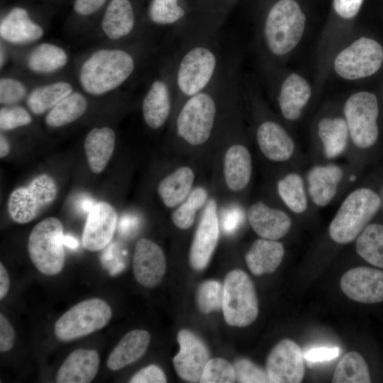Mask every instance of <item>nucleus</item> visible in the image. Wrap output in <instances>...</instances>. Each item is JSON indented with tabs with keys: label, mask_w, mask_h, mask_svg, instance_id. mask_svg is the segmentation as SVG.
Masks as SVG:
<instances>
[{
	"label": "nucleus",
	"mask_w": 383,
	"mask_h": 383,
	"mask_svg": "<svg viewBox=\"0 0 383 383\" xmlns=\"http://www.w3.org/2000/svg\"><path fill=\"white\" fill-rule=\"evenodd\" d=\"M220 57L216 48L205 40L186 48L173 70V87L185 99L208 89L217 79Z\"/></svg>",
	"instance_id": "obj_1"
},
{
	"label": "nucleus",
	"mask_w": 383,
	"mask_h": 383,
	"mask_svg": "<svg viewBox=\"0 0 383 383\" xmlns=\"http://www.w3.org/2000/svg\"><path fill=\"white\" fill-rule=\"evenodd\" d=\"M135 61L120 49H102L94 52L82 65L79 82L83 89L94 96L112 91L132 74Z\"/></svg>",
	"instance_id": "obj_2"
},
{
	"label": "nucleus",
	"mask_w": 383,
	"mask_h": 383,
	"mask_svg": "<svg viewBox=\"0 0 383 383\" xmlns=\"http://www.w3.org/2000/svg\"><path fill=\"white\" fill-rule=\"evenodd\" d=\"M381 206L378 194L367 188L358 189L343 201L329 226L331 238L340 244L352 242L361 233Z\"/></svg>",
	"instance_id": "obj_3"
},
{
	"label": "nucleus",
	"mask_w": 383,
	"mask_h": 383,
	"mask_svg": "<svg viewBox=\"0 0 383 383\" xmlns=\"http://www.w3.org/2000/svg\"><path fill=\"white\" fill-rule=\"evenodd\" d=\"M218 79L206 90L186 99L178 113L177 135L191 145L205 143L212 133L217 113L214 91Z\"/></svg>",
	"instance_id": "obj_4"
},
{
	"label": "nucleus",
	"mask_w": 383,
	"mask_h": 383,
	"mask_svg": "<svg viewBox=\"0 0 383 383\" xmlns=\"http://www.w3.org/2000/svg\"><path fill=\"white\" fill-rule=\"evenodd\" d=\"M305 27V16L294 0H279L266 18L264 35L270 50L282 55L299 42Z\"/></svg>",
	"instance_id": "obj_5"
},
{
	"label": "nucleus",
	"mask_w": 383,
	"mask_h": 383,
	"mask_svg": "<svg viewBox=\"0 0 383 383\" xmlns=\"http://www.w3.org/2000/svg\"><path fill=\"white\" fill-rule=\"evenodd\" d=\"M63 226L55 217H49L36 224L31 231L28 243L30 259L42 274L53 276L59 274L65 264Z\"/></svg>",
	"instance_id": "obj_6"
},
{
	"label": "nucleus",
	"mask_w": 383,
	"mask_h": 383,
	"mask_svg": "<svg viewBox=\"0 0 383 383\" xmlns=\"http://www.w3.org/2000/svg\"><path fill=\"white\" fill-rule=\"evenodd\" d=\"M222 310L226 323L232 326L246 327L258 315V300L249 276L243 270L229 272L224 280Z\"/></svg>",
	"instance_id": "obj_7"
},
{
	"label": "nucleus",
	"mask_w": 383,
	"mask_h": 383,
	"mask_svg": "<svg viewBox=\"0 0 383 383\" xmlns=\"http://www.w3.org/2000/svg\"><path fill=\"white\" fill-rule=\"evenodd\" d=\"M112 316L108 303L99 298L84 300L71 307L55 322V336L62 341L73 340L106 326Z\"/></svg>",
	"instance_id": "obj_8"
},
{
	"label": "nucleus",
	"mask_w": 383,
	"mask_h": 383,
	"mask_svg": "<svg viewBox=\"0 0 383 383\" xmlns=\"http://www.w3.org/2000/svg\"><path fill=\"white\" fill-rule=\"evenodd\" d=\"M57 194L55 181L47 174H40L27 187L16 188L10 194L9 214L18 223H28L55 201Z\"/></svg>",
	"instance_id": "obj_9"
},
{
	"label": "nucleus",
	"mask_w": 383,
	"mask_h": 383,
	"mask_svg": "<svg viewBox=\"0 0 383 383\" xmlns=\"http://www.w3.org/2000/svg\"><path fill=\"white\" fill-rule=\"evenodd\" d=\"M344 113L355 145L360 148L373 145L379 135L377 124L379 108L376 96L367 91L353 94L345 104Z\"/></svg>",
	"instance_id": "obj_10"
},
{
	"label": "nucleus",
	"mask_w": 383,
	"mask_h": 383,
	"mask_svg": "<svg viewBox=\"0 0 383 383\" xmlns=\"http://www.w3.org/2000/svg\"><path fill=\"white\" fill-rule=\"evenodd\" d=\"M382 62V46L374 40L362 37L338 55L334 67L340 77L357 79L376 73Z\"/></svg>",
	"instance_id": "obj_11"
},
{
	"label": "nucleus",
	"mask_w": 383,
	"mask_h": 383,
	"mask_svg": "<svg viewBox=\"0 0 383 383\" xmlns=\"http://www.w3.org/2000/svg\"><path fill=\"white\" fill-rule=\"evenodd\" d=\"M266 372L270 382H301L305 367L304 353L299 345L289 339L279 342L267 357Z\"/></svg>",
	"instance_id": "obj_12"
},
{
	"label": "nucleus",
	"mask_w": 383,
	"mask_h": 383,
	"mask_svg": "<svg viewBox=\"0 0 383 383\" xmlns=\"http://www.w3.org/2000/svg\"><path fill=\"white\" fill-rule=\"evenodd\" d=\"M218 238L217 203L211 198L206 204L190 247L189 260L194 270L201 271L208 265Z\"/></svg>",
	"instance_id": "obj_13"
},
{
	"label": "nucleus",
	"mask_w": 383,
	"mask_h": 383,
	"mask_svg": "<svg viewBox=\"0 0 383 383\" xmlns=\"http://www.w3.org/2000/svg\"><path fill=\"white\" fill-rule=\"evenodd\" d=\"M179 353L173 365L179 377L189 382L200 381L204 367L210 360L205 343L193 332L182 329L177 334Z\"/></svg>",
	"instance_id": "obj_14"
},
{
	"label": "nucleus",
	"mask_w": 383,
	"mask_h": 383,
	"mask_svg": "<svg viewBox=\"0 0 383 383\" xmlns=\"http://www.w3.org/2000/svg\"><path fill=\"white\" fill-rule=\"evenodd\" d=\"M340 288L350 299L365 304L383 301V271L358 267L346 272L341 277Z\"/></svg>",
	"instance_id": "obj_15"
},
{
	"label": "nucleus",
	"mask_w": 383,
	"mask_h": 383,
	"mask_svg": "<svg viewBox=\"0 0 383 383\" xmlns=\"http://www.w3.org/2000/svg\"><path fill=\"white\" fill-rule=\"evenodd\" d=\"M117 225V213L109 204L100 201L87 216L82 237L83 247L89 251H99L112 240Z\"/></svg>",
	"instance_id": "obj_16"
},
{
	"label": "nucleus",
	"mask_w": 383,
	"mask_h": 383,
	"mask_svg": "<svg viewBox=\"0 0 383 383\" xmlns=\"http://www.w3.org/2000/svg\"><path fill=\"white\" fill-rule=\"evenodd\" d=\"M166 258L162 248L148 238L135 245L133 270L136 281L143 287H153L162 279L166 271Z\"/></svg>",
	"instance_id": "obj_17"
},
{
	"label": "nucleus",
	"mask_w": 383,
	"mask_h": 383,
	"mask_svg": "<svg viewBox=\"0 0 383 383\" xmlns=\"http://www.w3.org/2000/svg\"><path fill=\"white\" fill-rule=\"evenodd\" d=\"M248 218L254 231L262 238L277 240L289 232L292 221L281 210L270 208L262 201L250 206Z\"/></svg>",
	"instance_id": "obj_18"
},
{
	"label": "nucleus",
	"mask_w": 383,
	"mask_h": 383,
	"mask_svg": "<svg viewBox=\"0 0 383 383\" xmlns=\"http://www.w3.org/2000/svg\"><path fill=\"white\" fill-rule=\"evenodd\" d=\"M96 350L77 349L71 353L59 367L55 381L57 383H88L96 375L99 367Z\"/></svg>",
	"instance_id": "obj_19"
},
{
	"label": "nucleus",
	"mask_w": 383,
	"mask_h": 383,
	"mask_svg": "<svg viewBox=\"0 0 383 383\" xmlns=\"http://www.w3.org/2000/svg\"><path fill=\"white\" fill-rule=\"evenodd\" d=\"M171 87L165 80L156 79L150 85L142 104L145 123L152 129L162 127L167 121L172 107Z\"/></svg>",
	"instance_id": "obj_20"
},
{
	"label": "nucleus",
	"mask_w": 383,
	"mask_h": 383,
	"mask_svg": "<svg viewBox=\"0 0 383 383\" xmlns=\"http://www.w3.org/2000/svg\"><path fill=\"white\" fill-rule=\"evenodd\" d=\"M257 141L263 155L272 161L284 162L293 154L294 144L278 123L265 121L257 130Z\"/></svg>",
	"instance_id": "obj_21"
},
{
	"label": "nucleus",
	"mask_w": 383,
	"mask_h": 383,
	"mask_svg": "<svg viewBox=\"0 0 383 383\" xmlns=\"http://www.w3.org/2000/svg\"><path fill=\"white\" fill-rule=\"evenodd\" d=\"M150 341L149 333L135 329L127 333L109 354L106 365L110 370H119L140 359Z\"/></svg>",
	"instance_id": "obj_22"
},
{
	"label": "nucleus",
	"mask_w": 383,
	"mask_h": 383,
	"mask_svg": "<svg viewBox=\"0 0 383 383\" xmlns=\"http://www.w3.org/2000/svg\"><path fill=\"white\" fill-rule=\"evenodd\" d=\"M0 35L9 43L27 44L40 39L43 30L31 21L24 9L15 7L1 20Z\"/></svg>",
	"instance_id": "obj_23"
},
{
	"label": "nucleus",
	"mask_w": 383,
	"mask_h": 383,
	"mask_svg": "<svg viewBox=\"0 0 383 383\" xmlns=\"http://www.w3.org/2000/svg\"><path fill=\"white\" fill-rule=\"evenodd\" d=\"M252 158L249 150L243 145H231L223 159V174L229 189L243 190L248 184L252 174Z\"/></svg>",
	"instance_id": "obj_24"
},
{
	"label": "nucleus",
	"mask_w": 383,
	"mask_h": 383,
	"mask_svg": "<svg viewBox=\"0 0 383 383\" xmlns=\"http://www.w3.org/2000/svg\"><path fill=\"white\" fill-rule=\"evenodd\" d=\"M284 254L282 244L277 240L260 238L245 255L246 264L256 276L272 273L281 264Z\"/></svg>",
	"instance_id": "obj_25"
},
{
	"label": "nucleus",
	"mask_w": 383,
	"mask_h": 383,
	"mask_svg": "<svg viewBox=\"0 0 383 383\" xmlns=\"http://www.w3.org/2000/svg\"><path fill=\"white\" fill-rule=\"evenodd\" d=\"M114 131L109 127L94 128L87 135L84 147L88 165L94 173L101 172L115 148Z\"/></svg>",
	"instance_id": "obj_26"
},
{
	"label": "nucleus",
	"mask_w": 383,
	"mask_h": 383,
	"mask_svg": "<svg viewBox=\"0 0 383 383\" xmlns=\"http://www.w3.org/2000/svg\"><path fill=\"white\" fill-rule=\"evenodd\" d=\"M343 171L337 165L316 166L308 173L309 192L319 206L328 204L336 194Z\"/></svg>",
	"instance_id": "obj_27"
},
{
	"label": "nucleus",
	"mask_w": 383,
	"mask_h": 383,
	"mask_svg": "<svg viewBox=\"0 0 383 383\" xmlns=\"http://www.w3.org/2000/svg\"><path fill=\"white\" fill-rule=\"evenodd\" d=\"M310 96V86L302 77L294 73L288 76L282 83L278 96L284 117L292 121L299 118Z\"/></svg>",
	"instance_id": "obj_28"
},
{
	"label": "nucleus",
	"mask_w": 383,
	"mask_h": 383,
	"mask_svg": "<svg viewBox=\"0 0 383 383\" xmlns=\"http://www.w3.org/2000/svg\"><path fill=\"white\" fill-rule=\"evenodd\" d=\"M195 174L187 166L177 168L158 184L157 193L163 204L174 208L182 203L191 192Z\"/></svg>",
	"instance_id": "obj_29"
},
{
	"label": "nucleus",
	"mask_w": 383,
	"mask_h": 383,
	"mask_svg": "<svg viewBox=\"0 0 383 383\" xmlns=\"http://www.w3.org/2000/svg\"><path fill=\"white\" fill-rule=\"evenodd\" d=\"M135 16L129 0H111L106 7L101 28L112 40L129 35L133 30Z\"/></svg>",
	"instance_id": "obj_30"
},
{
	"label": "nucleus",
	"mask_w": 383,
	"mask_h": 383,
	"mask_svg": "<svg viewBox=\"0 0 383 383\" xmlns=\"http://www.w3.org/2000/svg\"><path fill=\"white\" fill-rule=\"evenodd\" d=\"M348 126L343 118H323L318 123V136L321 138L326 157L333 158L345 150Z\"/></svg>",
	"instance_id": "obj_31"
},
{
	"label": "nucleus",
	"mask_w": 383,
	"mask_h": 383,
	"mask_svg": "<svg viewBox=\"0 0 383 383\" xmlns=\"http://www.w3.org/2000/svg\"><path fill=\"white\" fill-rule=\"evenodd\" d=\"M86 98L79 92H72L50 109L45 123L50 127H61L80 118L87 109Z\"/></svg>",
	"instance_id": "obj_32"
},
{
	"label": "nucleus",
	"mask_w": 383,
	"mask_h": 383,
	"mask_svg": "<svg viewBox=\"0 0 383 383\" xmlns=\"http://www.w3.org/2000/svg\"><path fill=\"white\" fill-rule=\"evenodd\" d=\"M67 62V55L60 47L45 43L38 45L28 59L29 69L36 73L48 74L63 67Z\"/></svg>",
	"instance_id": "obj_33"
},
{
	"label": "nucleus",
	"mask_w": 383,
	"mask_h": 383,
	"mask_svg": "<svg viewBox=\"0 0 383 383\" xmlns=\"http://www.w3.org/2000/svg\"><path fill=\"white\" fill-rule=\"evenodd\" d=\"M71 93L72 87L68 82L51 83L34 89L28 97L27 105L32 113L39 115L53 108Z\"/></svg>",
	"instance_id": "obj_34"
},
{
	"label": "nucleus",
	"mask_w": 383,
	"mask_h": 383,
	"mask_svg": "<svg viewBox=\"0 0 383 383\" xmlns=\"http://www.w3.org/2000/svg\"><path fill=\"white\" fill-rule=\"evenodd\" d=\"M356 251L370 264L383 268V225L367 226L357 238Z\"/></svg>",
	"instance_id": "obj_35"
},
{
	"label": "nucleus",
	"mask_w": 383,
	"mask_h": 383,
	"mask_svg": "<svg viewBox=\"0 0 383 383\" xmlns=\"http://www.w3.org/2000/svg\"><path fill=\"white\" fill-rule=\"evenodd\" d=\"M371 382L367 365L355 351L347 353L338 362L332 379L334 383H369Z\"/></svg>",
	"instance_id": "obj_36"
},
{
	"label": "nucleus",
	"mask_w": 383,
	"mask_h": 383,
	"mask_svg": "<svg viewBox=\"0 0 383 383\" xmlns=\"http://www.w3.org/2000/svg\"><path fill=\"white\" fill-rule=\"evenodd\" d=\"M207 199V191L202 187H197L191 191L172 214L174 226L182 230L190 228L195 221L197 211L204 205Z\"/></svg>",
	"instance_id": "obj_37"
},
{
	"label": "nucleus",
	"mask_w": 383,
	"mask_h": 383,
	"mask_svg": "<svg viewBox=\"0 0 383 383\" xmlns=\"http://www.w3.org/2000/svg\"><path fill=\"white\" fill-rule=\"evenodd\" d=\"M278 192L285 204L296 213H303L307 207V200L301 177L292 173L279 181Z\"/></svg>",
	"instance_id": "obj_38"
},
{
	"label": "nucleus",
	"mask_w": 383,
	"mask_h": 383,
	"mask_svg": "<svg viewBox=\"0 0 383 383\" xmlns=\"http://www.w3.org/2000/svg\"><path fill=\"white\" fill-rule=\"evenodd\" d=\"M185 14L179 0H152L148 15L155 23L162 26L174 25Z\"/></svg>",
	"instance_id": "obj_39"
},
{
	"label": "nucleus",
	"mask_w": 383,
	"mask_h": 383,
	"mask_svg": "<svg viewBox=\"0 0 383 383\" xmlns=\"http://www.w3.org/2000/svg\"><path fill=\"white\" fill-rule=\"evenodd\" d=\"M223 285L216 280H207L201 284L196 293V303L199 311L209 313L222 309Z\"/></svg>",
	"instance_id": "obj_40"
},
{
	"label": "nucleus",
	"mask_w": 383,
	"mask_h": 383,
	"mask_svg": "<svg viewBox=\"0 0 383 383\" xmlns=\"http://www.w3.org/2000/svg\"><path fill=\"white\" fill-rule=\"evenodd\" d=\"M235 381L233 365L223 358H213L206 365L199 382L232 383Z\"/></svg>",
	"instance_id": "obj_41"
},
{
	"label": "nucleus",
	"mask_w": 383,
	"mask_h": 383,
	"mask_svg": "<svg viewBox=\"0 0 383 383\" xmlns=\"http://www.w3.org/2000/svg\"><path fill=\"white\" fill-rule=\"evenodd\" d=\"M233 367L235 380L238 382H270L266 370H263L248 359L237 360Z\"/></svg>",
	"instance_id": "obj_42"
},
{
	"label": "nucleus",
	"mask_w": 383,
	"mask_h": 383,
	"mask_svg": "<svg viewBox=\"0 0 383 383\" xmlns=\"http://www.w3.org/2000/svg\"><path fill=\"white\" fill-rule=\"evenodd\" d=\"M103 250L101 256L103 267L111 275L121 272L126 266V252L123 250L120 245L116 242L110 243Z\"/></svg>",
	"instance_id": "obj_43"
},
{
	"label": "nucleus",
	"mask_w": 383,
	"mask_h": 383,
	"mask_svg": "<svg viewBox=\"0 0 383 383\" xmlns=\"http://www.w3.org/2000/svg\"><path fill=\"white\" fill-rule=\"evenodd\" d=\"M32 121L29 113L21 106L3 107L0 110V128L9 131L28 125Z\"/></svg>",
	"instance_id": "obj_44"
},
{
	"label": "nucleus",
	"mask_w": 383,
	"mask_h": 383,
	"mask_svg": "<svg viewBox=\"0 0 383 383\" xmlns=\"http://www.w3.org/2000/svg\"><path fill=\"white\" fill-rule=\"evenodd\" d=\"M26 87L20 81L12 78L0 80V103L11 105L21 101L26 94Z\"/></svg>",
	"instance_id": "obj_45"
},
{
	"label": "nucleus",
	"mask_w": 383,
	"mask_h": 383,
	"mask_svg": "<svg viewBox=\"0 0 383 383\" xmlns=\"http://www.w3.org/2000/svg\"><path fill=\"white\" fill-rule=\"evenodd\" d=\"M166 382L165 373L155 365H150L141 369L130 380L131 383H165Z\"/></svg>",
	"instance_id": "obj_46"
},
{
	"label": "nucleus",
	"mask_w": 383,
	"mask_h": 383,
	"mask_svg": "<svg viewBox=\"0 0 383 383\" xmlns=\"http://www.w3.org/2000/svg\"><path fill=\"white\" fill-rule=\"evenodd\" d=\"M340 354L338 347H314L304 353V359L309 362H321L335 359Z\"/></svg>",
	"instance_id": "obj_47"
},
{
	"label": "nucleus",
	"mask_w": 383,
	"mask_h": 383,
	"mask_svg": "<svg viewBox=\"0 0 383 383\" xmlns=\"http://www.w3.org/2000/svg\"><path fill=\"white\" fill-rule=\"evenodd\" d=\"M15 331L9 321L2 313L0 314V351L11 350L15 343Z\"/></svg>",
	"instance_id": "obj_48"
},
{
	"label": "nucleus",
	"mask_w": 383,
	"mask_h": 383,
	"mask_svg": "<svg viewBox=\"0 0 383 383\" xmlns=\"http://www.w3.org/2000/svg\"><path fill=\"white\" fill-rule=\"evenodd\" d=\"M363 0H333L336 13L343 18H350L359 11Z\"/></svg>",
	"instance_id": "obj_49"
},
{
	"label": "nucleus",
	"mask_w": 383,
	"mask_h": 383,
	"mask_svg": "<svg viewBox=\"0 0 383 383\" xmlns=\"http://www.w3.org/2000/svg\"><path fill=\"white\" fill-rule=\"evenodd\" d=\"M106 0H75L74 9L79 15L88 16L97 11Z\"/></svg>",
	"instance_id": "obj_50"
},
{
	"label": "nucleus",
	"mask_w": 383,
	"mask_h": 383,
	"mask_svg": "<svg viewBox=\"0 0 383 383\" xmlns=\"http://www.w3.org/2000/svg\"><path fill=\"white\" fill-rule=\"evenodd\" d=\"M138 226V219L130 215H125L120 219L118 232L121 235L128 237L132 235Z\"/></svg>",
	"instance_id": "obj_51"
},
{
	"label": "nucleus",
	"mask_w": 383,
	"mask_h": 383,
	"mask_svg": "<svg viewBox=\"0 0 383 383\" xmlns=\"http://www.w3.org/2000/svg\"><path fill=\"white\" fill-rule=\"evenodd\" d=\"M96 204V202L92 197L82 194L77 199L75 208L79 213H89Z\"/></svg>",
	"instance_id": "obj_52"
},
{
	"label": "nucleus",
	"mask_w": 383,
	"mask_h": 383,
	"mask_svg": "<svg viewBox=\"0 0 383 383\" xmlns=\"http://www.w3.org/2000/svg\"><path fill=\"white\" fill-rule=\"evenodd\" d=\"M10 287L9 274L4 266L0 263V299H3L7 294Z\"/></svg>",
	"instance_id": "obj_53"
},
{
	"label": "nucleus",
	"mask_w": 383,
	"mask_h": 383,
	"mask_svg": "<svg viewBox=\"0 0 383 383\" xmlns=\"http://www.w3.org/2000/svg\"><path fill=\"white\" fill-rule=\"evenodd\" d=\"M10 150L9 143L6 137L1 134L0 135V157H4L8 155Z\"/></svg>",
	"instance_id": "obj_54"
},
{
	"label": "nucleus",
	"mask_w": 383,
	"mask_h": 383,
	"mask_svg": "<svg viewBox=\"0 0 383 383\" xmlns=\"http://www.w3.org/2000/svg\"><path fill=\"white\" fill-rule=\"evenodd\" d=\"M63 244L64 246L74 250L77 249L79 245L77 240L72 235L68 234L64 235Z\"/></svg>",
	"instance_id": "obj_55"
},
{
	"label": "nucleus",
	"mask_w": 383,
	"mask_h": 383,
	"mask_svg": "<svg viewBox=\"0 0 383 383\" xmlns=\"http://www.w3.org/2000/svg\"><path fill=\"white\" fill-rule=\"evenodd\" d=\"M355 175H352L350 177V181H354L355 179Z\"/></svg>",
	"instance_id": "obj_56"
}]
</instances>
